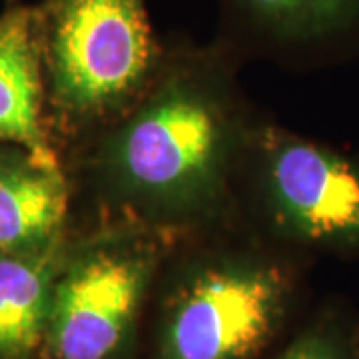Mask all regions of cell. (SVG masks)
<instances>
[{"instance_id":"6da1fadb","label":"cell","mask_w":359,"mask_h":359,"mask_svg":"<svg viewBox=\"0 0 359 359\" xmlns=\"http://www.w3.org/2000/svg\"><path fill=\"white\" fill-rule=\"evenodd\" d=\"M214 84L205 60L178 58L106 138L100 174L128 204L176 218L204 212L218 200L236 126Z\"/></svg>"},{"instance_id":"7a4b0ae2","label":"cell","mask_w":359,"mask_h":359,"mask_svg":"<svg viewBox=\"0 0 359 359\" xmlns=\"http://www.w3.org/2000/svg\"><path fill=\"white\" fill-rule=\"evenodd\" d=\"M36 14L44 86L68 124L114 116L154 82L164 54L146 0H42Z\"/></svg>"},{"instance_id":"3957f363","label":"cell","mask_w":359,"mask_h":359,"mask_svg":"<svg viewBox=\"0 0 359 359\" xmlns=\"http://www.w3.org/2000/svg\"><path fill=\"white\" fill-rule=\"evenodd\" d=\"M162 244L122 228L66 248L39 359H132Z\"/></svg>"},{"instance_id":"277c9868","label":"cell","mask_w":359,"mask_h":359,"mask_svg":"<svg viewBox=\"0 0 359 359\" xmlns=\"http://www.w3.org/2000/svg\"><path fill=\"white\" fill-rule=\"evenodd\" d=\"M294 294V276L269 262L192 269L164 302L156 359H256L280 334Z\"/></svg>"},{"instance_id":"5b68a950","label":"cell","mask_w":359,"mask_h":359,"mask_svg":"<svg viewBox=\"0 0 359 359\" xmlns=\"http://www.w3.org/2000/svg\"><path fill=\"white\" fill-rule=\"evenodd\" d=\"M262 168L273 219L287 236L359 252V166L320 144L268 130Z\"/></svg>"},{"instance_id":"8992f818","label":"cell","mask_w":359,"mask_h":359,"mask_svg":"<svg viewBox=\"0 0 359 359\" xmlns=\"http://www.w3.org/2000/svg\"><path fill=\"white\" fill-rule=\"evenodd\" d=\"M44 88L36 6L16 4L0 14V142L58 164L42 122Z\"/></svg>"},{"instance_id":"52a82bcc","label":"cell","mask_w":359,"mask_h":359,"mask_svg":"<svg viewBox=\"0 0 359 359\" xmlns=\"http://www.w3.org/2000/svg\"><path fill=\"white\" fill-rule=\"evenodd\" d=\"M66 210L60 166L0 142V252H34L62 242Z\"/></svg>"},{"instance_id":"ba28073f","label":"cell","mask_w":359,"mask_h":359,"mask_svg":"<svg viewBox=\"0 0 359 359\" xmlns=\"http://www.w3.org/2000/svg\"><path fill=\"white\" fill-rule=\"evenodd\" d=\"M66 242L0 252V359H39Z\"/></svg>"},{"instance_id":"9c48e42d","label":"cell","mask_w":359,"mask_h":359,"mask_svg":"<svg viewBox=\"0 0 359 359\" xmlns=\"http://www.w3.org/2000/svg\"><path fill=\"white\" fill-rule=\"evenodd\" d=\"M250 28L278 42H313L359 20V0H228Z\"/></svg>"},{"instance_id":"30bf717a","label":"cell","mask_w":359,"mask_h":359,"mask_svg":"<svg viewBox=\"0 0 359 359\" xmlns=\"http://www.w3.org/2000/svg\"><path fill=\"white\" fill-rule=\"evenodd\" d=\"M276 359H359V325L339 311H325L309 321Z\"/></svg>"}]
</instances>
